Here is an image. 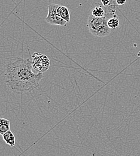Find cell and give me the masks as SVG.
<instances>
[{
    "label": "cell",
    "mask_w": 140,
    "mask_h": 156,
    "mask_svg": "<svg viewBox=\"0 0 140 156\" xmlns=\"http://www.w3.org/2000/svg\"><path fill=\"white\" fill-rule=\"evenodd\" d=\"M29 59L18 58L7 64L5 73V83L12 90L21 93L31 92L39 87L43 73L32 72Z\"/></svg>",
    "instance_id": "6da1fadb"
},
{
    "label": "cell",
    "mask_w": 140,
    "mask_h": 156,
    "mask_svg": "<svg viewBox=\"0 0 140 156\" xmlns=\"http://www.w3.org/2000/svg\"><path fill=\"white\" fill-rule=\"evenodd\" d=\"M108 19L107 15L102 18H96L90 15L87 22V26L90 33L98 37H104L109 35L111 33V29L107 25Z\"/></svg>",
    "instance_id": "7a4b0ae2"
},
{
    "label": "cell",
    "mask_w": 140,
    "mask_h": 156,
    "mask_svg": "<svg viewBox=\"0 0 140 156\" xmlns=\"http://www.w3.org/2000/svg\"><path fill=\"white\" fill-rule=\"evenodd\" d=\"M32 66L37 73H43L47 71L50 66V61L49 57L39 52H35L32 55Z\"/></svg>",
    "instance_id": "3957f363"
},
{
    "label": "cell",
    "mask_w": 140,
    "mask_h": 156,
    "mask_svg": "<svg viewBox=\"0 0 140 156\" xmlns=\"http://www.w3.org/2000/svg\"><path fill=\"white\" fill-rule=\"evenodd\" d=\"M59 5L56 4H50L49 5L48 15L46 18V21L51 25L65 26L67 22L60 17L57 12Z\"/></svg>",
    "instance_id": "277c9868"
},
{
    "label": "cell",
    "mask_w": 140,
    "mask_h": 156,
    "mask_svg": "<svg viewBox=\"0 0 140 156\" xmlns=\"http://www.w3.org/2000/svg\"><path fill=\"white\" fill-rule=\"evenodd\" d=\"M57 12L60 17L67 22H69L70 21V11L67 7L60 5L57 9Z\"/></svg>",
    "instance_id": "5b68a950"
},
{
    "label": "cell",
    "mask_w": 140,
    "mask_h": 156,
    "mask_svg": "<svg viewBox=\"0 0 140 156\" xmlns=\"http://www.w3.org/2000/svg\"><path fill=\"white\" fill-rule=\"evenodd\" d=\"M2 138L4 142L10 147H13L15 146V144H16L15 136L10 130L2 135Z\"/></svg>",
    "instance_id": "8992f818"
},
{
    "label": "cell",
    "mask_w": 140,
    "mask_h": 156,
    "mask_svg": "<svg viewBox=\"0 0 140 156\" xmlns=\"http://www.w3.org/2000/svg\"><path fill=\"white\" fill-rule=\"evenodd\" d=\"M10 130V122L9 120L0 118V135H3L4 133Z\"/></svg>",
    "instance_id": "52a82bcc"
},
{
    "label": "cell",
    "mask_w": 140,
    "mask_h": 156,
    "mask_svg": "<svg viewBox=\"0 0 140 156\" xmlns=\"http://www.w3.org/2000/svg\"><path fill=\"white\" fill-rule=\"evenodd\" d=\"M91 15L96 18H102L107 15V12L102 7V6H97L92 10Z\"/></svg>",
    "instance_id": "ba28073f"
},
{
    "label": "cell",
    "mask_w": 140,
    "mask_h": 156,
    "mask_svg": "<svg viewBox=\"0 0 140 156\" xmlns=\"http://www.w3.org/2000/svg\"><path fill=\"white\" fill-rule=\"evenodd\" d=\"M107 25L110 29H115L119 25V20L116 15H113V17L110 18L107 21Z\"/></svg>",
    "instance_id": "9c48e42d"
},
{
    "label": "cell",
    "mask_w": 140,
    "mask_h": 156,
    "mask_svg": "<svg viewBox=\"0 0 140 156\" xmlns=\"http://www.w3.org/2000/svg\"><path fill=\"white\" fill-rule=\"evenodd\" d=\"M101 2L104 7H108L111 4L110 0H101Z\"/></svg>",
    "instance_id": "30bf717a"
},
{
    "label": "cell",
    "mask_w": 140,
    "mask_h": 156,
    "mask_svg": "<svg viewBox=\"0 0 140 156\" xmlns=\"http://www.w3.org/2000/svg\"><path fill=\"white\" fill-rule=\"evenodd\" d=\"M126 2V0H117L116 1V3L118 5H123L124 4H125Z\"/></svg>",
    "instance_id": "8fae6325"
},
{
    "label": "cell",
    "mask_w": 140,
    "mask_h": 156,
    "mask_svg": "<svg viewBox=\"0 0 140 156\" xmlns=\"http://www.w3.org/2000/svg\"><path fill=\"white\" fill-rule=\"evenodd\" d=\"M138 55V57H140V52H139L138 53V55Z\"/></svg>",
    "instance_id": "7c38bea8"
},
{
    "label": "cell",
    "mask_w": 140,
    "mask_h": 156,
    "mask_svg": "<svg viewBox=\"0 0 140 156\" xmlns=\"http://www.w3.org/2000/svg\"><path fill=\"white\" fill-rule=\"evenodd\" d=\"M116 1H117V0H116Z\"/></svg>",
    "instance_id": "4fadbf2b"
}]
</instances>
